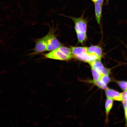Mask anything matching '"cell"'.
<instances>
[{"instance_id": "cell-1", "label": "cell", "mask_w": 127, "mask_h": 127, "mask_svg": "<svg viewBox=\"0 0 127 127\" xmlns=\"http://www.w3.org/2000/svg\"><path fill=\"white\" fill-rule=\"evenodd\" d=\"M54 27L50 28L49 32L45 36L47 44V51H52L61 46L60 43L55 34Z\"/></svg>"}, {"instance_id": "cell-2", "label": "cell", "mask_w": 127, "mask_h": 127, "mask_svg": "<svg viewBox=\"0 0 127 127\" xmlns=\"http://www.w3.org/2000/svg\"><path fill=\"white\" fill-rule=\"evenodd\" d=\"M83 13L80 17L77 18L70 16H66L71 19L74 24L76 33L86 32L88 23V18H84Z\"/></svg>"}, {"instance_id": "cell-3", "label": "cell", "mask_w": 127, "mask_h": 127, "mask_svg": "<svg viewBox=\"0 0 127 127\" xmlns=\"http://www.w3.org/2000/svg\"><path fill=\"white\" fill-rule=\"evenodd\" d=\"M48 58L59 60H67L72 57L67 56L60 51L58 48L45 55Z\"/></svg>"}, {"instance_id": "cell-4", "label": "cell", "mask_w": 127, "mask_h": 127, "mask_svg": "<svg viewBox=\"0 0 127 127\" xmlns=\"http://www.w3.org/2000/svg\"><path fill=\"white\" fill-rule=\"evenodd\" d=\"M74 57L78 60L89 63L96 60H100V59L95 54L88 52Z\"/></svg>"}, {"instance_id": "cell-5", "label": "cell", "mask_w": 127, "mask_h": 127, "mask_svg": "<svg viewBox=\"0 0 127 127\" xmlns=\"http://www.w3.org/2000/svg\"><path fill=\"white\" fill-rule=\"evenodd\" d=\"M47 44L45 36L38 39L36 42L35 48L36 53L42 52L47 50Z\"/></svg>"}, {"instance_id": "cell-6", "label": "cell", "mask_w": 127, "mask_h": 127, "mask_svg": "<svg viewBox=\"0 0 127 127\" xmlns=\"http://www.w3.org/2000/svg\"><path fill=\"white\" fill-rule=\"evenodd\" d=\"M107 98L119 101H122L121 93L113 89H107L105 90Z\"/></svg>"}, {"instance_id": "cell-7", "label": "cell", "mask_w": 127, "mask_h": 127, "mask_svg": "<svg viewBox=\"0 0 127 127\" xmlns=\"http://www.w3.org/2000/svg\"><path fill=\"white\" fill-rule=\"evenodd\" d=\"M94 4L95 19L98 24L100 25L102 7L97 3Z\"/></svg>"}, {"instance_id": "cell-8", "label": "cell", "mask_w": 127, "mask_h": 127, "mask_svg": "<svg viewBox=\"0 0 127 127\" xmlns=\"http://www.w3.org/2000/svg\"><path fill=\"white\" fill-rule=\"evenodd\" d=\"M88 52L94 53L101 59L102 54V49L100 47L97 46H92L87 48Z\"/></svg>"}, {"instance_id": "cell-9", "label": "cell", "mask_w": 127, "mask_h": 127, "mask_svg": "<svg viewBox=\"0 0 127 127\" xmlns=\"http://www.w3.org/2000/svg\"><path fill=\"white\" fill-rule=\"evenodd\" d=\"M87 48L86 47H71V49L72 55L75 56L82 53L87 52Z\"/></svg>"}, {"instance_id": "cell-10", "label": "cell", "mask_w": 127, "mask_h": 127, "mask_svg": "<svg viewBox=\"0 0 127 127\" xmlns=\"http://www.w3.org/2000/svg\"><path fill=\"white\" fill-rule=\"evenodd\" d=\"M89 63L91 68L95 69L101 74V72L104 67L100 61V60H96Z\"/></svg>"}, {"instance_id": "cell-11", "label": "cell", "mask_w": 127, "mask_h": 127, "mask_svg": "<svg viewBox=\"0 0 127 127\" xmlns=\"http://www.w3.org/2000/svg\"><path fill=\"white\" fill-rule=\"evenodd\" d=\"M113 100L107 98L105 104L106 117V122H107L108 120V116L109 113L111 108L113 104Z\"/></svg>"}, {"instance_id": "cell-12", "label": "cell", "mask_w": 127, "mask_h": 127, "mask_svg": "<svg viewBox=\"0 0 127 127\" xmlns=\"http://www.w3.org/2000/svg\"><path fill=\"white\" fill-rule=\"evenodd\" d=\"M88 82L93 84L98 88L102 89L105 90L108 89L107 85H106L101 82L99 80L97 81H94L92 80H89Z\"/></svg>"}, {"instance_id": "cell-13", "label": "cell", "mask_w": 127, "mask_h": 127, "mask_svg": "<svg viewBox=\"0 0 127 127\" xmlns=\"http://www.w3.org/2000/svg\"><path fill=\"white\" fill-rule=\"evenodd\" d=\"M58 48L65 55L68 56L72 57L71 48L61 46Z\"/></svg>"}, {"instance_id": "cell-14", "label": "cell", "mask_w": 127, "mask_h": 127, "mask_svg": "<svg viewBox=\"0 0 127 127\" xmlns=\"http://www.w3.org/2000/svg\"><path fill=\"white\" fill-rule=\"evenodd\" d=\"M91 72L93 78V80L94 81L99 80L102 75L100 73L93 68H91Z\"/></svg>"}, {"instance_id": "cell-15", "label": "cell", "mask_w": 127, "mask_h": 127, "mask_svg": "<svg viewBox=\"0 0 127 127\" xmlns=\"http://www.w3.org/2000/svg\"><path fill=\"white\" fill-rule=\"evenodd\" d=\"M76 33L79 42L82 44L87 38L86 32H78Z\"/></svg>"}, {"instance_id": "cell-16", "label": "cell", "mask_w": 127, "mask_h": 127, "mask_svg": "<svg viewBox=\"0 0 127 127\" xmlns=\"http://www.w3.org/2000/svg\"><path fill=\"white\" fill-rule=\"evenodd\" d=\"M99 80L103 83L107 85L110 82V79L108 75H102Z\"/></svg>"}, {"instance_id": "cell-17", "label": "cell", "mask_w": 127, "mask_h": 127, "mask_svg": "<svg viewBox=\"0 0 127 127\" xmlns=\"http://www.w3.org/2000/svg\"><path fill=\"white\" fill-rule=\"evenodd\" d=\"M118 84L122 89L125 91H127V82L119 81L118 82Z\"/></svg>"}, {"instance_id": "cell-18", "label": "cell", "mask_w": 127, "mask_h": 127, "mask_svg": "<svg viewBox=\"0 0 127 127\" xmlns=\"http://www.w3.org/2000/svg\"><path fill=\"white\" fill-rule=\"evenodd\" d=\"M110 69L104 67L101 73L102 75H108L110 74Z\"/></svg>"}, {"instance_id": "cell-19", "label": "cell", "mask_w": 127, "mask_h": 127, "mask_svg": "<svg viewBox=\"0 0 127 127\" xmlns=\"http://www.w3.org/2000/svg\"><path fill=\"white\" fill-rule=\"evenodd\" d=\"M121 94L123 100L127 99V91L121 93Z\"/></svg>"}, {"instance_id": "cell-20", "label": "cell", "mask_w": 127, "mask_h": 127, "mask_svg": "<svg viewBox=\"0 0 127 127\" xmlns=\"http://www.w3.org/2000/svg\"><path fill=\"white\" fill-rule=\"evenodd\" d=\"M94 3H97L102 7L103 5L104 0H91Z\"/></svg>"}, {"instance_id": "cell-21", "label": "cell", "mask_w": 127, "mask_h": 127, "mask_svg": "<svg viewBox=\"0 0 127 127\" xmlns=\"http://www.w3.org/2000/svg\"><path fill=\"white\" fill-rule=\"evenodd\" d=\"M122 101L124 109L127 108V99L123 100Z\"/></svg>"}, {"instance_id": "cell-22", "label": "cell", "mask_w": 127, "mask_h": 127, "mask_svg": "<svg viewBox=\"0 0 127 127\" xmlns=\"http://www.w3.org/2000/svg\"><path fill=\"white\" fill-rule=\"evenodd\" d=\"M124 111L126 121L125 126H127V108L124 109Z\"/></svg>"}, {"instance_id": "cell-23", "label": "cell", "mask_w": 127, "mask_h": 127, "mask_svg": "<svg viewBox=\"0 0 127 127\" xmlns=\"http://www.w3.org/2000/svg\"><path fill=\"white\" fill-rule=\"evenodd\" d=\"M109 0H106V2L107 3L109 1Z\"/></svg>"}]
</instances>
